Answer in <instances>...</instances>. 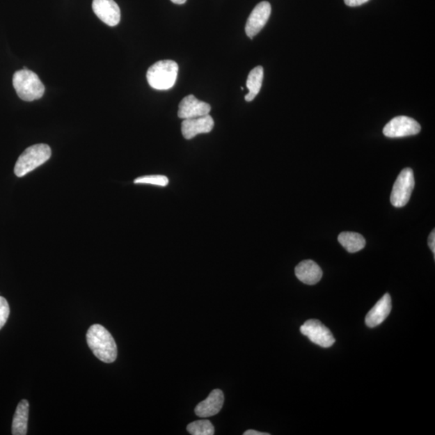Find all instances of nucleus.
<instances>
[{
    "label": "nucleus",
    "mask_w": 435,
    "mask_h": 435,
    "mask_svg": "<svg viewBox=\"0 0 435 435\" xmlns=\"http://www.w3.org/2000/svg\"><path fill=\"white\" fill-rule=\"evenodd\" d=\"M391 310V296L390 294H386L377 301V303L373 306V308L368 312L365 318L366 325L368 327H371V329L381 325L390 315Z\"/></svg>",
    "instance_id": "ddd939ff"
},
{
    "label": "nucleus",
    "mask_w": 435,
    "mask_h": 435,
    "mask_svg": "<svg viewBox=\"0 0 435 435\" xmlns=\"http://www.w3.org/2000/svg\"><path fill=\"white\" fill-rule=\"evenodd\" d=\"M95 14L109 26L114 27L120 22V8L114 0H93Z\"/></svg>",
    "instance_id": "9d476101"
},
{
    "label": "nucleus",
    "mask_w": 435,
    "mask_h": 435,
    "mask_svg": "<svg viewBox=\"0 0 435 435\" xmlns=\"http://www.w3.org/2000/svg\"><path fill=\"white\" fill-rule=\"evenodd\" d=\"M13 84L17 94L24 101L32 102L42 98L45 86L37 74L24 68L13 75Z\"/></svg>",
    "instance_id": "f03ea898"
},
{
    "label": "nucleus",
    "mask_w": 435,
    "mask_h": 435,
    "mask_svg": "<svg viewBox=\"0 0 435 435\" xmlns=\"http://www.w3.org/2000/svg\"><path fill=\"white\" fill-rule=\"evenodd\" d=\"M296 278L306 285H313L319 283L322 278V270L315 261H301L295 268Z\"/></svg>",
    "instance_id": "4468645a"
},
{
    "label": "nucleus",
    "mask_w": 435,
    "mask_h": 435,
    "mask_svg": "<svg viewBox=\"0 0 435 435\" xmlns=\"http://www.w3.org/2000/svg\"><path fill=\"white\" fill-rule=\"evenodd\" d=\"M134 183L150 184V185L165 187L168 186V179L164 175H148L136 178Z\"/></svg>",
    "instance_id": "6ab92c4d"
},
{
    "label": "nucleus",
    "mask_w": 435,
    "mask_h": 435,
    "mask_svg": "<svg viewBox=\"0 0 435 435\" xmlns=\"http://www.w3.org/2000/svg\"><path fill=\"white\" fill-rule=\"evenodd\" d=\"M244 435H269V433L259 432L254 431V429H249V431L245 432Z\"/></svg>",
    "instance_id": "5701e85b"
},
{
    "label": "nucleus",
    "mask_w": 435,
    "mask_h": 435,
    "mask_svg": "<svg viewBox=\"0 0 435 435\" xmlns=\"http://www.w3.org/2000/svg\"><path fill=\"white\" fill-rule=\"evenodd\" d=\"M370 1V0H345V3L349 7H358L361 5L365 4Z\"/></svg>",
    "instance_id": "412c9836"
},
{
    "label": "nucleus",
    "mask_w": 435,
    "mask_h": 435,
    "mask_svg": "<svg viewBox=\"0 0 435 435\" xmlns=\"http://www.w3.org/2000/svg\"><path fill=\"white\" fill-rule=\"evenodd\" d=\"M340 244L348 253H355L365 247L366 240L363 235L356 232H345L338 237Z\"/></svg>",
    "instance_id": "dca6fc26"
},
{
    "label": "nucleus",
    "mask_w": 435,
    "mask_h": 435,
    "mask_svg": "<svg viewBox=\"0 0 435 435\" xmlns=\"http://www.w3.org/2000/svg\"><path fill=\"white\" fill-rule=\"evenodd\" d=\"M87 345L94 355L104 363H113L117 358V346L110 332L100 324L91 326L86 333Z\"/></svg>",
    "instance_id": "f257e3e1"
},
{
    "label": "nucleus",
    "mask_w": 435,
    "mask_h": 435,
    "mask_svg": "<svg viewBox=\"0 0 435 435\" xmlns=\"http://www.w3.org/2000/svg\"><path fill=\"white\" fill-rule=\"evenodd\" d=\"M52 152L49 145L45 144L30 146L19 156L15 163L14 172L18 177H22L49 161Z\"/></svg>",
    "instance_id": "20e7f679"
},
{
    "label": "nucleus",
    "mask_w": 435,
    "mask_h": 435,
    "mask_svg": "<svg viewBox=\"0 0 435 435\" xmlns=\"http://www.w3.org/2000/svg\"><path fill=\"white\" fill-rule=\"evenodd\" d=\"M214 126L213 118L209 115L192 118V119L183 120L182 122V132L185 139L191 140L198 134L211 132Z\"/></svg>",
    "instance_id": "9b49d317"
},
{
    "label": "nucleus",
    "mask_w": 435,
    "mask_h": 435,
    "mask_svg": "<svg viewBox=\"0 0 435 435\" xmlns=\"http://www.w3.org/2000/svg\"><path fill=\"white\" fill-rule=\"evenodd\" d=\"M300 331L312 342L322 347L329 348L335 344V340L331 331L319 320L306 321Z\"/></svg>",
    "instance_id": "0eeeda50"
},
{
    "label": "nucleus",
    "mask_w": 435,
    "mask_h": 435,
    "mask_svg": "<svg viewBox=\"0 0 435 435\" xmlns=\"http://www.w3.org/2000/svg\"><path fill=\"white\" fill-rule=\"evenodd\" d=\"M428 244H429V248H431V250L432 251V253H434V255H435V232H434V230H433V232L431 233V235H429V237L428 239Z\"/></svg>",
    "instance_id": "4be33fe9"
},
{
    "label": "nucleus",
    "mask_w": 435,
    "mask_h": 435,
    "mask_svg": "<svg viewBox=\"0 0 435 435\" xmlns=\"http://www.w3.org/2000/svg\"><path fill=\"white\" fill-rule=\"evenodd\" d=\"M10 315L9 305L3 296H0V330L6 324Z\"/></svg>",
    "instance_id": "aec40b11"
},
{
    "label": "nucleus",
    "mask_w": 435,
    "mask_h": 435,
    "mask_svg": "<svg viewBox=\"0 0 435 435\" xmlns=\"http://www.w3.org/2000/svg\"><path fill=\"white\" fill-rule=\"evenodd\" d=\"M414 182L413 172L411 168H406L399 174L394 183L390 197L393 206L403 207L409 203L413 191Z\"/></svg>",
    "instance_id": "39448f33"
},
{
    "label": "nucleus",
    "mask_w": 435,
    "mask_h": 435,
    "mask_svg": "<svg viewBox=\"0 0 435 435\" xmlns=\"http://www.w3.org/2000/svg\"><path fill=\"white\" fill-rule=\"evenodd\" d=\"M187 431L193 435H213L214 427L209 420H198L189 423Z\"/></svg>",
    "instance_id": "a211bd4d"
},
{
    "label": "nucleus",
    "mask_w": 435,
    "mask_h": 435,
    "mask_svg": "<svg viewBox=\"0 0 435 435\" xmlns=\"http://www.w3.org/2000/svg\"><path fill=\"white\" fill-rule=\"evenodd\" d=\"M29 404L27 400H22L18 404L13 418L12 434L25 435L28 432Z\"/></svg>",
    "instance_id": "2eb2a0df"
},
{
    "label": "nucleus",
    "mask_w": 435,
    "mask_h": 435,
    "mask_svg": "<svg viewBox=\"0 0 435 435\" xmlns=\"http://www.w3.org/2000/svg\"><path fill=\"white\" fill-rule=\"evenodd\" d=\"M271 12H272V8L267 1L260 2L255 7L245 26V33L249 38L253 39L260 32L261 29H263L268 22Z\"/></svg>",
    "instance_id": "6e6552de"
},
{
    "label": "nucleus",
    "mask_w": 435,
    "mask_h": 435,
    "mask_svg": "<svg viewBox=\"0 0 435 435\" xmlns=\"http://www.w3.org/2000/svg\"><path fill=\"white\" fill-rule=\"evenodd\" d=\"M178 70V65L174 61H157L147 71L148 83L153 89L159 90L171 89L176 83Z\"/></svg>",
    "instance_id": "7ed1b4c3"
},
{
    "label": "nucleus",
    "mask_w": 435,
    "mask_h": 435,
    "mask_svg": "<svg viewBox=\"0 0 435 435\" xmlns=\"http://www.w3.org/2000/svg\"><path fill=\"white\" fill-rule=\"evenodd\" d=\"M212 106L207 102L196 98V96L189 95L184 98L178 105L177 116L181 119H192L209 115Z\"/></svg>",
    "instance_id": "1a4fd4ad"
},
{
    "label": "nucleus",
    "mask_w": 435,
    "mask_h": 435,
    "mask_svg": "<svg viewBox=\"0 0 435 435\" xmlns=\"http://www.w3.org/2000/svg\"><path fill=\"white\" fill-rule=\"evenodd\" d=\"M264 79V69L262 66H257L250 71L247 79V88L249 92L245 95V100L253 101L258 96L262 86Z\"/></svg>",
    "instance_id": "f3484780"
},
{
    "label": "nucleus",
    "mask_w": 435,
    "mask_h": 435,
    "mask_svg": "<svg viewBox=\"0 0 435 435\" xmlns=\"http://www.w3.org/2000/svg\"><path fill=\"white\" fill-rule=\"evenodd\" d=\"M224 403L222 390H214L207 399L199 403L196 408V414L199 418H209L216 416L221 411Z\"/></svg>",
    "instance_id": "f8f14e48"
},
{
    "label": "nucleus",
    "mask_w": 435,
    "mask_h": 435,
    "mask_svg": "<svg viewBox=\"0 0 435 435\" xmlns=\"http://www.w3.org/2000/svg\"><path fill=\"white\" fill-rule=\"evenodd\" d=\"M187 1V0H171V2L175 4H184Z\"/></svg>",
    "instance_id": "b1692460"
},
{
    "label": "nucleus",
    "mask_w": 435,
    "mask_h": 435,
    "mask_svg": "<svg viewBox=\"0 0 435 435\" xmlns=\"http://www.w3.org/2000/svg\"><path fill=\"white\" fill-rule=\"evenodd\" d=\"M421 131V125L408 116H397L393 118L383 127V133L388 138H401L418 134Z\"/></svg>",
    "instance_id": "423d86ee"
}]
</instances>
